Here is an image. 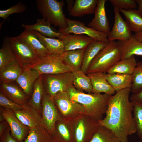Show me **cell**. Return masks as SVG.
<instances>
[{
	"label": "cell",
	"instance_id": "cell-1",
	"mask_svg": "<svg viewBox=\"0 0 142 142\" xmlns=\"http://www.w3.org/2000/svg\"><path fill=\"white\" fill-rule=\"evenodd\" d=\"M131 88L116 92L110 97L106 116L98 121L110 130L121 142H128V136L136 132L133 114V103L129 94Z\"/></svg>",
	"mask_w": 142,
	"mask_h": 142
},
{
	"label": "cell",
	"instance_id": "cell-2",
	"mask_svg": "<svg viewBox=\"0 0 142 142\" xmlns=\"http://www.w3.org/2000/svg\"><path fill=\"white\" fill-rule=\"evenodd\" d=\"M67 92L71 99L82 105L85 113L98 121L106 112L109 100L112 95L104 93L86 94L77 89L73 85Z\"/></svg>",
	"mask_w": 142,
	"mask_h": 142
},
{
	"label": "cell",
	"instance_id": "cell-3",
	"mask_svg": "<svg viewBox=\"0 0 142 142\" xmlns=\"http://www.w3.org/2000/svg\"><path fill=\"white\" fill-rule=\"evenodd\" d=\"M121 59V53L118 41L110 42L92 60L87 74L97 72L106 73L110 68Z\"/></svg>",
	"mask_w": 142,
	"mask_h": 142
},
{
	"label": "cell",
	"instance_id": "cell-4",
	"mask_svg": "<svg viewBox=\"0 0 142 142\" xmlns=\"http://www.w3.org/2000/svg\"><path fill=\"white\" fill-rule=\"evenodd\" d=\"M36 4L42 18L59 28L67 27V18L63 11L65 4L63 0H36Z\"/></svg>",
	"mask_w": 142,
	"mask_h": 142
},
{
	"label": "cell",
	"instance_id": "cell-5",
	"mask_svg": "<svg viewBox=\"0 0 142 142\" xmlns=\"http://www.w3.org/2000/svg\"><path fill=\"white\" fill-rule=\"evenodd\" d=\"M38 71L40 75L54 74L73 70L63 62L61 55L50 54L38 57L33 63L26 66Z\"/></svg>",
	"mask_w": 142,
	"mask_h": 142
},
{
	"label": "cell",
	"instance_id": "cell-6",
	"mask_svg": "<svg viewBox=\"0 0 142 142\" xmlns=\"http://www.w3.org/2000/svg\"><path fill=\"white\" fill-rule=\"evenodd\" d=\"M70 122L75 142H90L100 125L98 121L85 113Z\"/></svg>",
	"mask_w": 142,
	"mask_h": 142
},
{
	"label": "cell",
	"instance_id": "cell-7",
	"mask_svg": "<svg viewBox=\"0 0 142 142\" xmlns=\"http://www.w3.org/2000/svg\"><path fill=\"white\" fill-rule=\"evenodd\" d=\"M52 98L60 116L67 120L70 121L85 113L83 106L73 101L67 92L58 93Z\"/></svg>",
	"mask_w": 142,
	"mask_h": 142
},
{
	"label": "cell",
	"instance_id": "cell-8",
	"mask_svg": "<svg viewBox=\"0 0 142 142\" xmlns=\"http://www.w3.org/2000/svg\"><path fill=\"white\" fill-rule=\"evenodd\" d=\"M8 39L16 60L23 69L38 58L26 42L19 36L8 37Z\"/></svg>",
	"mask_w": 142,
	"mask_h": 142
},
{
	"label": "cell",
	"instance_id": "cell-9",
	"mask_svg": "<svg viewBox=\"0 0 142 142\" xmlns=\"http://www.w3.org/2000/svg\"><path fill=\"white\" fill-rule=\"evenodd\" d=\"M73 72L45 74L44 81L47 94L53 97L59 92H67L73 85Z\"/></svg>",
	"mask_w": 142,
	"mask_h": 142
},
{
	"label": "cell",
	"instance_id": "cell-10",
	"mask_svg": "<svg viewBox=\"0 0 142 142\" xmlns=\"http://www.w3.org/2000/svg\"><path fill=\"white\" fill-rule=\"evenodd\" d=\"M67 27L65 29L59 28L58 31L64 35L70 34L87 36L94 40L105 42H109L107 33L99 32L86 26L82 22L76 20L67 18Z\"/></svg>",
	"mask_w": 142,
	"mask_h": 142
},
{
	"label": "cell",
	"instance_id": "cell-11",
	"mask_svg": "<svg viewBox=\"0 0 142 142\" xmlns=\"http://www.w3.org/2000/svg\"><path fill=\"white\" fill-rule=\"evenodd\" d=\"M41 104V117L43 125L52 136L54 131L56 122L62 117L54 103L53 98L45 91Z\"/></svg>",
	"mask_w": 142,
	"mask_h": 142
},
{
	"label": "cell",
	"instance_id": "cell-12",
	"mask_svg": "<svg viewBox=\"0 0 142 142\" xmlns=\"http://www.w3.org/2000/svg\"><path fill=\"white\" fill-rule=\"evenodd\" d=\"M114 22L111 30L108 33V39L110 42L118 40L124 42L132 36L131 31L126 21L124 20L120 13L119 9L114 8Z\"/></svg>",
	"mask_w": 142,
	"mask_h": 142
},
{
	"label": "cell",
	"instance_id": "cell-13",
	"mask_svg": "<svg viewBox=\"0 0 142 142\" xmlns=\"http://www.w3.org/2000/svg\"><path fill=\"white\" fill-rule=\"evenodd\" d=\"M1 114L8 124L14 139L19 142L23 141L28 134L29 128L23 124L13 111L8 108H4Z\"/></svg>",
	"mask_w": 142,
	"mask_h": 142
},
{
	"label": "cell",
	"instance_id": "cell-14",
	"mask_svg": "<svg viewBox=\"0 0 142 142\" xmlns=\"http://www.w3.org/2000/svg\"><path fill=\"white\" fill-rule=\"evenodd\" d=\"M107 1L98 0L94 13V17L88 23V27L108 34L110 30L105 9V4Z\"/></svg>",
	"mask_w": 142,
	"mask_h": 142
},
{
	"label": "cell",
	"instance_id": "cell-15",
	"mask_svg": "<svg viewBox=\"0 0 142 142\" xmlns=\"http://www.w3.org/2000/svg\"><path fill=\"white\" fill-rule=\"evenodd\" d=\"M23 106L22 110L13 111L23 124L29 128L43 125L42 117L36 109L27 103Z\"/></svg>",
	"mask_w": 142,
	"mask_h": 142
},
{
	"label": "cell",
	"instance_id": "cell-16",
	"mask_svg": "<svg viewBox=\"0 0 142 142\" xmlns=\"http://www.w3.org/2000/svg\"><path fill=\"white\" fill-rule=\"evenodd\" d=\"M51 25L49 22L42 18L37 19L36 23L33 24H22L21 25V26L25 29H29L38 32L42 35L47 37L57 38L63 39L65 35L58 31H57Z\"/></svg>",
	"mask_w": 142,
	"mask_h": 142
},
{
	"label": "cell",
	"instance_id": "cell-17",
	"mask_svg": "<svg viewBox=\"0 0 142 142\" xmlns=\"http://www.w3.org/2000/svg\"><path fill=\"white\" fill-rule=\"evenodd\" d=\"M106 73L94 72L87 74L90 79L92 92L94 93H104L113 95L116 92L109 84L106 78Z\"/></svg>",
	"mask_w": 142,
	"mask_h": 142
},
{
	"label": "cell",
	"instance_id": "cell-18",
	"mask_svg": "<svg viewBox=\"0 0 142 142\" xmlns=\"http://www.w3.org/2000/svg\"><path fill=\"white\" fill-rule=\"evenodd\" d=\"M52 136L58 142H75L70 122L62 118L56 122L55 130Z\"/></svg>",
	"mask_w": 142,
	"mask_h": 142
},
{
	"label": "cell",
	"instance_id": "cell-19",
	"mask_svg": "<svg viewBox=\"0 0 142 142\" xmlns=\"http://www.w3.org/2000/svg\"><path fill=\"white\" fill-rule=\"evenodd\" d=\"M94 40L85 35L70 34L62 39L65 51L86 49Z\"/></svg>",
	"mask_w": 142,
	"mask_h": 142
},
{
	"label": "cell",
	"instance_id": "cell-20",
	"mask_svg": "<svg viewBox=\"0 0 142 142\" xmlns=\"http://www.w3.org/2000/svg\"><path fill=\"white\" fill-rule=\"evenodd\" d=\"M19 36L25 40L38 57L51 54L41 42L34 31L25 29Z\"/></svg>",
	"mask_w": 142,
	"mask_h": 142
},
{
	"label": "cell",
	"instance_id": "cell-21",
	"mask_svg": "<svg viewBox=\"0 0 142 142\" xmlns=\"http://www.w3.org/2000/svg\"><path fill=\"white\" fill-rule=\"evenodd\" d=\"M40 75L37 71L27 66L23 68V70L16 82L26 94H29L31 92L32 88Z\"/></svg>",
	"mask_w": 142,
	"mask_h": 142
},
{
	"label": "cell",
	"instance_id": "cell-22",
	"mask_svg": "<svg viewBox=\"0 0 142 142\" xmlns=\"http://www.w3.org/2000/svg\"><path fill=\"white\" fill-rule=\"evenodd\" d=\"M0 90L6 97L17 104L23 105L27 103L24 93L15 85L0 83Z\"/></svg>",
	"mask_w": 142,
	"mask_h": 142
},
{
	"label": "cell",
	"instance_id": "cell-23",
	"mask_svg": "<svg viewBox=\"0 0 142 142\" xmlns=\"http://www.w3.org/2000/svg\"><path fill=\"white\" fill-rule=\"evenodd\" d=\"M109 43L94 40L85 50L80 70L87 74L88 68L92 60L98 53Z\"/></svg>",
	"mask_w": 142,
	"mask_h": 142
},
{
	"label": "cell",
	"instance_id": "cell-24",
	"mask_svg": "<svg viewBox=\"0 0 142 142\" xmlns=\"http://www.w3.org/2000/svg\"><path fill=\"white\" fill-rule=\"evenodd\" d=\"M118 42L121 53V59L135 55L142 56V42L137 40L134 34L126 41Z\"/></svg>",
	"mask_w": 142,
	"mask_h": 142
},
{
	"label": "cell",
	"instance_id": "cell-25",
	"mask_svg": "<svg viewBox=\"0 0 142 142\" xmlns=\"http://www.w3.org/2000/svg\"><path fill=\"white\" fill-rule=\"evenodd\" d=\"M98 0H76L69 11V14L74 17H80L94 13Z\"/></svg>",
	"mask_w": 142,
	"mask_h": 142
},
{
	"label": "cell",
	"instance_id": "cell-26",
	"mask_svg": "<svg viewBox=\"0 0 142 142\" xmlns=\"http://www.w3.org/2000/svg\"><path fill=\"white\" fill-rule=\"evenodd\" d=\"M105 76L109 83L116 92L131 88L133 78L132 74L106 73Z\"/></svg>",
	"mask_w": 142,
	"mask_h": 142
},
{
	"label": "cell",
	"instance_id": "cell-27",
	"mask_svg": "<svg viewBox=\"0 0 142 142\" xmlns=\"http://www.w3.org/2000/svg\"><path fill=\"white\" fill-rule=\"evenodd\" d=\"M23 70L17 60L11 63L0 70V82L12 84L16 81Z\"/></svg>",
	"mask_w": 142,
	"mask_h": 142
},
{
	"label": "cell",
	"instance_id": "cell-28",
	"mask_svg": "<svg viewBox=\"0 0 142 142\" xmlns=\"http://www.w3.org/2000/svg\"><path fill=\"white\" fill-rule=\"evenodd\" d=\"M137 64L135 56L133 55L118 61L108 70L106 73L132 75Z\"/></svg>",
	"mask_w": 142,
	"mask_h": 142
},
{
	"label": "cell",
	"instance_id": "cell-29",
	"mask_svg": "<svg viewBox=\"0 0 142 142\" xmlns=\"http://www.w3.org/2000/svg\"><path fill=\"white\" fill-rule=\"evenodd\" d=\"M43 75H41L35 82L32 96L27 103L36 109L39 114L42 112V100L44 92Z\"/></svg>",
	"mask_w": 142,
	"mask_h": 142
},
{
	"label": "cell",
	"instance_id": "cell-30",
	"mask_svg": "<svg viewBox=\"0 0 142 142\" xmlns=\"http://www.w3.org/2000/svg\"><path fill=\"white\" fill-rule=\"evenodd\" d=\"M85 49L65 51L61 55L64 63L74 71L80 70Z\"/></svg>",
	"mask_w": 142,
	"mask_h": 142
},
{
	"label": "cell",
	"instance_id": "cell-31",
	"mask_svg": "<svg viewBox=\"0 0 142 142\" xmlns=\"http://www.w3.org/2000/svg\"><path fill=\"white\" fill-rule=\"evenodd\" d=\"M34 31L41 42L51 54L62 55L65 51L62 40L47 37L38 32Z\"/></svg>",
	"mask_w": 142,
	"mask_h": 142
},
{
	"label": "cell",
	"instance_id": "cell-32",
	"mask_svg": "<svg viewBox=\"0 0 142 142\" xmlns=\"http://www.w3.org/2000/svg\"><path fill=\"white\" fill-rule=\"evenodd\" d=\"M53 139L43 125L29 128L28 134L22 142H49Z\"/></svg>",
	"mask_w": 142,
	"mask_h": 142
},
{
	"label": "cell",
	"instance_id": "cell-33",
	"mask_svg": "<svg viewBox=\"0 0 142 142\" xmlns=\"http://www.w3.org/2000/svg\"><path fill=\"white\" fill-rule=\"evenodd\" d=\"M124 15L131 32L137 33L142 31V17L137 9H119Z\"/></svg>",
	"mask_w": 142,
	"mask_h": 142
},
{
	"label": "cell",
	"instance_id": "cell-34",
	"mask_svg": "<svg viewBox=\"0 0 142 142\" xmlns=\"http://www.w3.org/2000/svg\"><path fill=\"white\" fill-rule=\"evenodd\" d=\"M73 84L74 87L80 91L92 93L91 81L87 75L80 70L73 72Z\"/></svg>",
	"mask_w": 142,
	"mask_h": 142
},
{
	"label": "cell",
	"instance_id": "cell-35",
	"mask_svg": "<svg viewBox=\"0 0 142 142\" xmlns=\"http://www.w3.org/2000/svg\"><path fill=\"white\" fill-rule=\"evenodd\" d=\"M17 60L10 46L8 37L4 38L2 47L0 49V70Z\"/></svg>",
	"mask_w": 142,
	"mask_h": 142
},
{
	"label": "cell",
	"instance_id": "cell-36",
	"mask_svg": "<svg viewBox=\"0 0 142 142\" xmlns=\"http://www.w3.org/2000/svg\"><path fill=\"white\" fill-rule=\"evenodd\" d=\"M90 142L121 141L110 130L100 125Z\"/></svg>",
	"mask_w": 142,
	"mask_h": 142
},
{
	"label": "cell",
	"instance_id": "cell-37",
	"mask_svg": "<svg viewBox=\"0 0 142 142\" xmlns=\"http://www.w3.org/2000/svg\"><path fill=\"white\" fill-rule=\"evenodd\" d=\"M132 75L131 92L135 93L142 90V62L137 61Z\"/></svg>",
	"mask_w": 142,
	"mask_h": 142
},
{
	"label": "cell",
	"instance_id": "cell-38",
	"mask_svg": "<svg viewBox=\"0 0 142 142\" xmlns=\"http://www.w3.org/2000/svg\"><path fill=\"white\" fill-rule=\"evenodd\" d=\"M133 102V114L136 125V133L138 136L142 139V103Z\"/></svg>",
	"mask_w": 142,
	"mask_h": 142
},
{
	"label": "cell",
	"instance_id": "cell-39",
	"mask_svg": "<svg viewBox=\"0 0 142 142\" xmlns=\"http://www.w3.org/2000/svg\"><path fill=\"white\" fill-rule=\"evenodd\" d=\"M26 9V6L21 2H19L7 9L0 10V17L5 21L10 15L15 13H22Z\"/></svg>",
	"mask_w": 142,
	"mask_h": 142
},
{
	"label": "cell",
	"instance_id": "cell-40",
	"mask_svg": "<svg viewBox=\"0 0 142 142\" xmlns=\"http://www.w3.org/2000/svg\"><path fill=\"white\" fill-rule=\"evenodd\" d=\"M114 8L128 10L136 9L138 7L136 0H109Z\"/></svg>",
	"mask_w": 142,
	"mask_h": 142
},
{
	"label": "cell",
	"instance_id": "cell-41",
	"mask_svg": "<svg viewBox=\"0 0 142 142\" xmlns=\"http://www.w3.org/2000/svg\"><path fill=\"white\" fill-rule=\"evenodd\" d=\"M0 105L4 108L9 109L13 111L22 110L23 106L12 101L0 93Z\"/></svg>",
	"mask_w": 142,
	"mask_h": 142
},
{
	"label": "cell",
	"instance_id": "cell-42",
	"mask_svg": "<svg viewBox=\"0 0 142 142\" xmlns=\"http://www.w3.org/2000/svg\"><path fill=\"white\" fill-rule=\"evenodd\" d=\"M10 128L9 126L0 136V142H17L10 134Z\"/></svg>",
	"mask_w": 142,
	"mask_h": 142
},
{
	"label": "cell",
	"instance_id": "cell-43",
	"mask_svg": "<svg viewBox=\"0 0 142 142\" xmlns=\"http://www.w3.org/2000/svg\"><path fill=\"white\" fill-rule=\"evenodd\" d=\"M130 98L132 102L142 103V90L138 93H133Z\"/></svg>",
	"mask_w": 142,
	"mask_h": 142
},
{
	"label": "cell",
	"instance_id": "cell-44",
	"mask_svg": "<svg viewBox=\"0 0 142 142\" xmlns=\"http://www.w3.org/2000/svg\"><path fill=\"white\" fill-rule=\"evenodd\" d=\"M9 126L6 120L1 122L0 124V136L2 135Z\"/></svg>",
	"mask_w": 142,
	"mask_h": 142
},
{
	"label": "cell",
	"instance_id": "cell-45",
	"mask_svg": "<svg viewBox=\"0 0 142 142\" xmlns=\"http://www.w3.org/2000/svg\"><path fill=\"white\" fill-rule=\"evenodd\" d=\"M136 1L138 5L137 10L142 17V0H136Z\"/></svg>",
	"mask_w": 142,
	"mask_h": 142
},
{
	"label": "cell",
	"instance_id": "cell-46",
	"mask_svg": "<svg viewBox=\"0 0 142 142\" xmlns=\"http://www.w3.org/2000/svg\"><path fill=\"white\" fill-rule=\"evenodd\" d=\"M66 1L67 4V8L68 10L70 11L73 7L75 1L72 0H67Z\"/></svg>",
	"mask_w": 142,
	"mask_h": 142
},
{
	"label": "cell",
	"instance_id": "cell-47",
	"mask_svg": "<svg viewBox=\"0 0 142 142\" xmlns=\"http://www.w3.org/2000/svg\"><path fill=\"white\" fill-rule=\"evenodd\" d=\"M135 37L138 41L142 42V31L134 34Z\"/></svg>",
	"mask_w": 142,
	"mask_h": 142
},
{
	"label": "cell",
	"instance_id": "cell-48",
	"mask_svg": "<svg viewBox=\"0 0 142 142\" xmlns=\"http://www.w3.org/2000/svg\"><path fill=\"white\" fill-rule=\"evenodd\" d=\"M49 142H58L57 141H56L55 139H53L52 140Z\"/></svg>",
	"mask_w": 142,
	"mask_h": 142
},
{
	"label": "cell",
	"instance_id": "cell-49",
	"mask_svg": "<svg viewBox=\"0 0 142 142\" xmlns=\"http://www.w3.org/2000/svg\"><path fill=\"white\" fill-rule=\"evenodd\" d=\"M139 142H142V141H139Z\"/></svg>",
	"mask_w": 142,
	"mask_h": 142
},
{
	"label": "cell",
	"instance_id": "cell-50",
	"mask_svg": "<svg viewBox=\"0 0 142 142\" xmlns=\"http://www.w3.org/2000/svg\"></svg>",
	"mask_w": 142,
	"mask_h": 142
}]
</instances>
